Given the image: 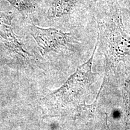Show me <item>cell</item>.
<instances>
[{
	"label": "cell",
	"instance_id": "1",
	"mask_svg": "<svg viewBox=\"0 0 130 130\" xmlns=\"http://www.w3.org/2000/svg\"><path fill=\"white\" fill-rule=\"evenodd\" d=\"M103 5L95 19L99 33L97 41L100 51L105 57V73L101 87L108 84L116 72L119 63L130 56V35L123 23L118 3L100 0Z\"/></svg>",
	"mask_w": 130,
	"mask_h": 130
},
{
	"label": "cell",
	"instance_id": "2",
	"mask_svg": "<svg viewBox=\"0 0 130 130\" xmlns=\"http://www.w3.org/2000/svg\"><path fill=\"white\" fill-rule=\"evenodd\" d=\"M96 41L92 56L77 68L61 87L40 100L43 113L47 116H71L78 118L97 74L92 71L93 58L98 48Z\"/></svg>",
	"mask_w": 130,
	"mask_h": 130
},
{
	"label": "cell",
	"instance_id": "3",
	"mask_svg": "<svg viewBox=\"0 0 130 130\" xmlns=\"http://www.w3.org/2000/svg\"><path fill=\"white\" fill-rule=\"evenodd\" d=\"M30 34L36 42L42 56L50 53H59L73 48L76 43L71 33L64 32L56 28H44L31 22L29 26Z\"/></svg>",
	"mask_w": 130,
	"mask_h": 130
},
{
	"label": "cell",
	"instance_id": "4",
	"mask_svg": "<svg viewBox=\"0 0 130 130\" xmlns=\"http://www.w3.org/2000/svg\"><path fill=\"white\" fill-rule=\"evenodd\" d=\"M13 13L0 7V39L10 51L24 59H30V54L25 50L21 37L16 35L12 27Z\"/></svg>",
	"mask_w": 130,
	"mask_h": 130
},
{
	"label": "cell",
	"instance_id": "5",
	"mask_svg": "<svg viewBox=\"0 0 130 130\" xmlns=\"http://www.w3.org/2000/svg\"><path fill=\"white\" fill-rule=\"evenodd\" d=\"M78 6V0H51L46 13L47 18L53 20L68 17L75 11Z\"/></svg>",
	"mask_w": 130,
	"mask_h": 130
},
{
	"label": "cell",
	"instance_id": "6",
	"mask_svg": "<svg viewBox=\"0 0 130 130\" xmlns=\"http://www.w3.org/2000/svg\"><path fill=\"white\" fill-rule=\"evenodd\" d=\"M125 80L122 89L124 116L126 130H130V61L125 60Z\"/></svg>",
	"mask_w": 130,
	"mask_h": 130
},
{
	"label": "cell",
	"instance_id": "7",
	"mask_svg": "<svg viewBox=\"0 0 130 130\" xmlns=\"http://www.w3.org/2000/svg\"><path fill=\"white\" fill-rule=\"evenodd\" d=\"M17 10L22 15L28 17L36 9V0H4Z\"/></svg>",
	"mask_w": 130,
	"mask_h": 130
},
{
	"label": "cell",
	"instance_id": "8",
	"mask_svg": "<svg viewBox=\"0 0 130 130\" xmlns=\"http://www.w3.org/2000/svg\"><path fill=\"white\" fill-rule=\"evenodd\" d=\"M105 125H106L107 130H110L109 128V125H108V115H107V113H105Z\"/></svg>",
	"mask_w": 130,
	"mask_h": 130
},
{
	"label": "cell",
	"instance_id": "9",
	"mask_svg": "<svg viewBox=\"0 0 130 130\" xmlns=\"http://www.w3.org/2000/svg\"><path fill=\"white\" fill-rule=\"evenodd\" d=\"M101 1H107V2H111V3H118L119 0H101Z\"/></svg>",
	"mask_w": 130,
	"mask_h": 130
}]
</instances>
